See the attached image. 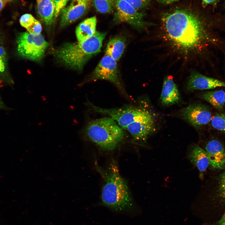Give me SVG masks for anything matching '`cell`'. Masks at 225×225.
<instances>
[{
	"instance_id": "cell-1",
	"label": "cell",
	"mask_w": 225,
	"mask_h": 225,
	"mask_svg": "<svg viewBox=\"0 0 225 225\" xmlns=\"http://www.w3.org/2000/svg\"><path fill=\"white\" fill-rule=\"evenodd\" d=\"M162 20L168 36L181 48L193 49L202 41L204 34L202 24L192 12L177 10L165 14Z\"/></svg>"
},
{
	"instance_id": "cell-2",
	"label": "cell",
	"mask_w": 225,
	"mask_h": 225,
	"mask_svg": "<svg viewBox=\"0 0 225 225\" xmlns=\"http://www.w3.org/2000/svg\"><path fill=\"white\" fill-rule=\"evenodd\" d=\"M98 170L105 181L101 195L102 204L118 211L132 208V197L117 165L112 163L105 170L100 168Z\"/></svg>"
},
{
	"instance_id": "cell-3",
	"label": "cell",
	"mask_w": 225,
	"mask_h": 225,
	"mask_svg": "<svg viewBox=\"0 0 225 225\" xmlns=\"http://www.w3.org/2000/svg\"><path fill=\"white\" fill-rule=\"evenodd\" d=\"M106 34L96 31L93 36L82 42L65 43L55 51L54 55L67 67L81 70L90 58L101 51Z\"/></svg>"
},
{
	"instance_id": "cell-4",
	"label": "cell",
	"mask_w": 225,
	"mask_h": 225,
	"mask_svg": "<svg viewBox=\"0 0 225 225\" xmlns=\"http://www.w3.org/2000/svg\"><path fill=\"white\" fill-rule=\"evenodd\" d=\"M82 132L90 141L108 151L117 148L125 136L122 128L110 117L91 122L85 126Z\"/></svg>"
},
{
	"instance_id": "cell-5",
	"label": "cell",
	"mask_w": 225,
	"mask_h": 225,
	"mask_svg": "<svg viewBox=\"0 0 225 225\" xmlns=\"http://www.w3.org/2000/svg\"><path fill=\"white\" fill-rule=\"evenodd\" d=\"M19 54L25 59L39 61L42 58L49 44L41 34L24 32L20 33L16 39Z\"/></svg>"
},
{
	"instance_id": "cell-6",
	"label": "cell",
	"mask_w": 225,
	"mask_h": 225,
	"mask_svg": "<svg viewBox=\"0 0 225 225\" xmlns=\"http://www.w3.org/2000/svg\"><path fill=\"white\" fill-rule=\"evenodd\" d=\"M87 104L95 111L108 115L121 128L125 129L129 124L149 112L145 109L130 106L107 109L96 106L89 101L87 102Z\"/></svg>"
},
{
	"instance_id": "cell-7",
	"label": "cell",
	"mask_w": 225,
	"mask_h": 225,
	"mask_svg": "<svg viewBox=\"0 0 225 225\" xmlns=\"http://www.w3.org/2000/svg\"><path fill=\"white\" fill-rule=\"evenodd\" d=\"M91 80H104L113 83L121 92L127 96L122 84L118 71L117 61L105 55L93 71Z\"/></svg>"
},
{
	"instance_id": "cell-8",
	"label": "cell",
	"mask_w": 225,
	"mask_h": 225,
	"mask_svg": "<svg viewBox=\"0 0 225 225\" xmlns=\"http://www.w3.org/2000/svg\"><path fill=\"white\" fill-rule=\"evenodd\" d=\"M116 12L114 20L116 22H125L139 29L148 25L143 19L144 15L124 0H116Z\"/></svg>"
},
{
	"instance_id": "cell-9",
	"label": "cell",
	"mask_w": 225,
	"mask_h": 225,
	"mask_svg": "<svg viewBox=\"0 0 225 225\" xmlns=\"http://www.w3.org/2000/svg\"><path fill=\"white\" fill-rule=\"evenodd\" d=\"M182 118L192 126L200 128L210 122L213 116L209 109L202 104H193L183 108L180 112Z\"/></svg>"
},
{
	"instance_id": "cell-10",
	"label": "cell",
	"mask_w": 225,
	"mask_h": 225,
	"mask_svg": "<svg viewBox=\"0 0 225 225\" xmlns=\"http://www.w3.org/2000/svg\"><path fill=\"white\" fill-rule=\"evenodd\" d=\"M136 142H145L155 130L154 121L150 112L129 124L126 129Z\"/></svg>"
},
{
	"instance_id": "cell-11",
	"label": "cell",
	"mask_w": 225,
	"mask_h": 225,
	"mask_svg": "<svg viewBox=\"0 0 225 225\" xmlns=\"http://www.w3.org/2000/svg\"><path fill=\"white\" fill-rule=\"evenodd\" d=\"M92 0H72L69 5L61 11L60 25L64 27L74 22L84 15Z\"/></svg>"
},
{
	"instance_id": "cell-12",
	"label": "cell",
	"mask_w": 225,
	"mask_h": 225,
	"mask_svg": "<svg viewBox=\"0 0 225 225\" xmlns=\"http://www.w3.org/2000/svg\"><path fill=\"white\" fill-rule=\"evenodd\" d=\"M205 150L209 160V167L212 169H225V148L219 140L212 139L206 144Z\"/></svg>"
},
{
	"instance_id": "cell-13",
	"label": "cell",
	"mask_w": 225,
	"mask_h": 225,
	"mask_svg": "<svg viewBox=\"0 0 225 225\" xmlns=\"http://www.w3.org/2000/svg\"><path fill=\"white\" fill-rule=\"evenodd\" d=\"M187 86L190 91L210 90L218 87H225V82L192 71L188 78Z\"/></svg>"
},
{
	"instance_id": "cell-14",
	"label": "cell",
	"mask_w": 225,
	"mask_h": 225,
	"mask_svg": "<svg viewBox=\"0 0 225 225\" xmlns=\"http://www.w3.org/2000/svg\"><path fill=\"white\" fill-rule=\"evenodd\" d=\"M188 158L197 168L200 174L205 172L209 166V160L205 150L198 145L192 146L187 153Z\"/></svg>"
},
{
	"instance_id": "cell-15",
	"label": "cell",
	"mask_w": 225,
	"mask_h": 225,
	"mask_svg": "<svg viewBox=\"0 0 225 225\" xmlns=\"http://www.w3.org/2000/svg\"><path fill=\"white\" fill-rule=\"evenodd\" d=\"M180 98L176 85L170 76L167 77L163 84L160 97L161 102L165 106H171L177 103Z\"/></svg>"
},
{
	"instance_id": "cell-16",
	"label": "cell",
	"mask_w": 225,
	"mask_h": 225,
	"mask_svg": "<svg viewBox=\"0 0 225 225\" xmlns=\"http://www.w3.org/2000/svg\"><path fill=\"white\" fill-rule=\"evenodd\" d=\"M214 180L210 192L211 202L220 207L225 205V169Z\"/></svg>"
},
{
	"instance_id": "cell-17",
	"label": "cell",
	"mask_w": 225,
	"mask_h": 225,
	"mask_svg": "<svg viewBox=\"0 0 225 225\" xmlns=\"http://www.w3.org/2000/svg\"><path fill=\"white\" fill-rule=\"evenodd\" d=\"M36 10L40 18L45 24L51 25L55 21V6L54 0H36Z\"/></svg>"
},
{
	"instance_id": "cell-18",
	"label": "cell",
	"mask_w": 225,
	"mask_h": 225,
	"mask_svg": "<svg viewBox=\"0 0 225 225\" xmlns=\"http://www.w3.org/2000/svg\"><path fill=\"white\" fill-rule=\"evenodd\" d=\"M97 20L95 16L88 18L77 27L76 34L79 42L84 41L93 36L96 32Z\"/></svg>"
},
{
	"instance_id": "cell-19",
	"label": "cell",
	"mask_w": 225,
	"mask_h": 225,
	"mask_svg": "<svg viewBox=\"0 0 225 225\" xmlns=\"http://www.w3.org/2000/svg\"><path fill=\"white\" fill-rule=\"evenodd\" d=\"M126 45L125 38L117 36L111 39L107 44L105 55H108L116 61L121 58Z\"/></svg>"
},
{
	"instance_id": "cell-20",
	"label": "cell",
	"mask_w": 225,
	"mask_h": 225,
	"mask_svg": "<svg viewBox=\"0 0 225 225\" xmlns=\"http://www.w3.org/2000/svg\"><path fill=\"white\" fill-rule=\"evenodd\" d=\"M225 92L223 90L209 91L201 93L200 98L209 103L219 111H222L225 105Z\"/></svg>"
},
{
	"instance_id": "cell-21",
	"label": "cell",
	"mask_w": 225,
	"mask_h": 225,
	"mask_svg": "<svg viewBox=\"0 0 225 225\" xmlns=\"http://www.w3.org/2000/svg\"><path fill=\"white\" fill-rule=\"evenodd\" d=\"M92 0L95 8L100 13H110L113 11L115 8L116 0Z\"/></svg>"
},
{
	"instance_id": "cell-22",
	"label": "cell",
	"mask_w": 225,
	"mask_h": 225,
	"mask_svg": "<svg viewBox=\"0 0 225 225\" xmlns=\"http://www.w3.org/2000/svg\"><path fill=\"white\" fill-rule=\"evenodd\" d=\"M214 129L225 133V114L220 112L213 115L210 122Z\"/></svg>"
},
{
	"instance_id": "cell-23",
	"label": "cell",
	"mask_w": 225,
	"mask_h": 225,
	"mask_svg": "<svg viewBox=\"0 0 225 225\" xmlns=\"http://www.w3.org/2000/svg\"><path fill=\"white\" fill-rule=\"evenodd\" d=\"M35 20V19L31 14L26 13L21 16L19 22L21 26L27 28L32 24Z\"/></svg>"
},
{
	"instance_id": "cell-24",
	"label": "cell",
	"mask_w": 225,
	"mask_h": 225,
	"mask_svg": "<svg viewBox=\"0 0 225 225\" xmlns=\"http://www.w3.org/2000/svg\"><path fill=\"white\" fill-rule=\"evenodd\" d=\"M124 0L138 10L146 7L149 2V0Z\"/></svg>"
},
{
	"instance_id": "cell-25",
	"label": "cell",
	"mask_w": 225,
	"mask_h": 225,
	"mask_svg": "<svg viewBox=\"0 0 225 225\" xmlns=\"http://www.w3.org/2000/svg\"><path fill=\"white\" fill-rule=\"evenodd\" d=\"M26 29L29 33L38 35L41 34L42 27L40 22L35 19L32 24Z\"/></svg>"
},
{
	"instance_id": "cell-26",
	"label": "cell",
	"mask_w": 225,
	"mask_h": 225,
	"mask_svg": "<svg viewBox=\"0 0 225 225\" xmlns=\"http://www.w3.org/2000/svg\"><path fill=\"white\" fill-rule=\"evenodd\" d=\"M69 0H54L55 10L54 14L55 20L59 15L62 10L65 7Z\"/></svg>"
},
{
	"instance_id": "cell-27",
	"label": "cell",
	"mask_w": 225,
	"mask_h": 225,
	"mask_svg": "<svg viewBox=\"0 0 225 225\" xmlns=\"http://www.w3.org/2000/svg\"><path fill=\"white\" fill-rule=\"evenodd\" d=\"M6 53L4 48L0 46V72L5 70L6 64Z\"/></svg>"
},
{
	"instance_id": "cell-28",
	"label": "cell",
	"mask_w": 225,
	"mask_h": 225,
	"mask_svg": "<svg viewBox=\"0 0 225 225\" xmlns=\"http://www.w3.org/2000/svg\"><path fill=\"white\" fill-rule=\"evenodd\" d=\"M219 0H202V5L205 7L210 4H215L217 3Z\"/></svg>"
},
{
	"instance_id": "cell-29",
	"label": "cell",
	"mask_w": 225,
	"mask_h": 225,
	"mask_svg": "<svg viewBox=\"0 0 225 225\" xmlns=\"http://www.w3.org/2000/svg\"><path fill=\"white\" fill-rule=\"evenodd\" d=\"M215 225H225V211L219 219L216 222Z\"/></svg>"
},
{
	"instance_id": "cell-30",
	"label": "cell",
	"mask_w": 225,
	"mask_h": 225,
	"mask_svg": "<svg viewBox=\"0 0 225 225\" xmlns=\"http://www.w3.org/2000/svg\"><path fill=\"white\" fill-rule=\"evenodd\" d=\"M160 2L164 4H170L178 0H157Z\"/></svg>"
},
{
	"instance_id": "cell-31",
	"label": "cell",
	"mask_w": 225,
	"mask_h": 225,
	"mask_svg": "<svg viewBox=\"0 0 225 225\" xmlns=\"http://www.w3.org/2000/svg\"><path fill=\"white\" fill-rule=\"evenodd\" d=\"M6 2L3 0H0V12L5 6Z\"/></svg>"
},
{
	"instance_id": "cell-32",
	"label": "cell",
	"mask_w": 225,
	"mask_h": 225,
	"mask_svg": "<svg viewBox=\"0 0 225 225\" xmlns=\"http://www.w3.org/2000/svg\"><path fill=\"white\" fill-rule=\"evenodd\" d=\"M7 107L2 101L0 97V109H6Z\"/></svg>"
},
{
	"instance_id": "cell-33",
	"label": "cell",
	"mask_w": 225,
	"mask_h": 225,
	"mask_svg": "<svg viewBox=\"0 0 225 225\" xmlns=\"http://www.w3.org/2000/svg\"><path fill=\"white\" fill-rule=\"evenodd\" d=\"M6 3L12 1L13 0H3Z\"/></svg>"
},
{
	"instance_id": "cell-34",
	"label": "cell",
	"mask_w": 225,
	"mask_h": 225,
	"mask_svg": "<svg viewBox=\"0 0 225 225\" xmlns=\"http://www.w3.org/2000/svg\"><path fill=\"white\" fill-rule=\"evenodd\" d=\"M84 1H90V0H83Z\"/></svg>"
},
{
	"instance_id": "cell-35",
	"label": "cell",
	"mask_w": 225,
	"mask_h": 225,
	"mask_svg": "<svg viewBox=\"0 0 225 225\" xmlns=\"http://www.w3.org/2000/svg\"><path fill=\"white\" fill-rule=\"evenodd\" d=\"M224 95H225L224 98H225V94H224Z\"/></svg>"
},
{
	"instance_id": "cell-36",
	"label": "cell",
	"mask_w": 225,
	"mask_h": 225,
	"mask_svg": "<svg viewBox=\"0 0 225 225\" xmlns=\"http://www.w3.org/2000/svg\"><path fill=\"white\" fill-rule=\"evenodd\" d=\"M0 40H1V39H0Z\"/></svg>"
}]
</instances>
